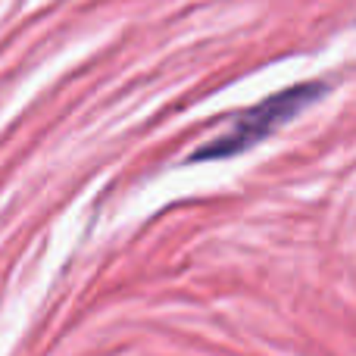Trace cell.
<instances>
[{"instance_id":"obj_1","label":"cell","mask_w":356,"mask_h":356,"mask_svg":"<svg viewBox=\"0 0 356 356\" xmlns=\"http://www.w3.org/2000/svg\"><path fill=\"white\" fill-rule=\"evenodd\" d=\"M325 88H328L325 81H303V85L284 88V91L272 94V97H266L263 104H257V106H250V110L241 113L225 135L216 138V141H209V144H203L191 160L194 163H200V160H228V156H238V154H244V150L257 147V144L266 141L272 131H278L284 122H291L297 113H303L307 106H313L316 100L325 94Z\"/></svg>"}]
</instances>
